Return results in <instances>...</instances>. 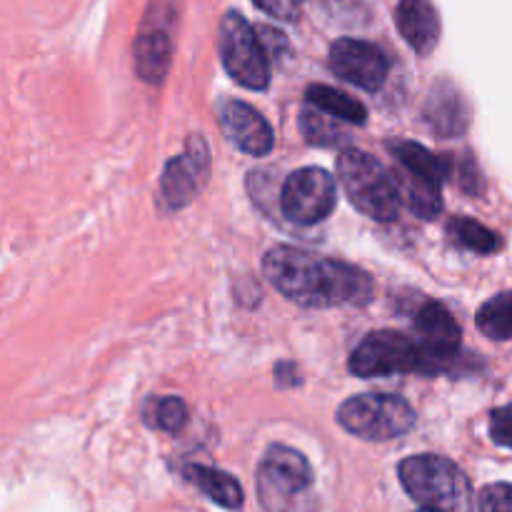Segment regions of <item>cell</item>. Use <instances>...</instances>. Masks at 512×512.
<instances>
[{
  "label": "cell",
  "mask_w": 512,
  "mask_h": 512,
  "mask_svg": "<svg viewBox=\"0 0 512 512\" xmlns=\"http://www.w3.org/2000/svg\"><path fill=\"white\" fill-rule=\"evenodd\" d=\"M265 278L288 300L303 308L365 305L373 295V280L355 265L318 258L290 245H275L263 260Z\"/></svg>",
  "instance_id": "obj_1"
},
{
  "label": "cell",
  "mask_w": 512,
  "mask_h": 512,
  "mask_svg": "<svg viewBox=\"0 0 512 512\" xmlns=\"http://www.w3.org/2000/svg\"><path fill=\"white\" fill-rule=\"evenodd\" d=\"M338 178L350 203L373 220H393L403 193L398 178L363 150L348 148L338 158Z\"/></svg>",
  "instance_id": "obj_2"
},
{
  "label": "cell",
  "mask_w": 512,
  "mask_h": 512,
  "mask_svg": "<svg viewBox=\"0 0 512 512\" xmlns=\"http://www.w3.org/2000/svg\"><path fill=\"white\" fill-rule=\"evenodd\" d=\"M405 493L423 508L443 512L470 510V483L463 470L440 455H413L398 468Z\"/></svg>",
  "instance_id": "obj_3"
},
{
  "label": "cell",
  "mask_w": 512,
  "mask_h": 512,
  "mask_svg": "<svg viewBox=\"0 0 512 512\" xmlns=\"http://www.w3.org/2000/svg\"><path fill=\"white\" fill-rule=\"evenodd\" d=\"M350 373L358 378H378V375L398 373H438L433 360L418 343V338L380 330L370 333L350 355Z\"/></svg>",
  "instance_id": "obj_4"
},
{
  "label": "cell",
  "mask_w": 512,
  "mask_h": 512,
  "mask_svg": "<svg viewBox=\"0 0 512 512\" xmlns=\"http://www.w3.org/2000/svg\"><path fill=\"white\" fill-rule=\"evenodd\" d=\"M338 423L355 438L380 443L408 433L415 425V410L400 395H355L338 408Z\"/></svg>",
  "instance_id": "obj_5"
},
{
  "label": "cell",
  "mask_w": 512,
  "mask_h": 512,
  "mask_svg": "<svg viewBox=\"0 0 512 512\" xmlns=\"http://www.w3.org/2000/svg\"><path fill=\"white\" fill-rule=\"evenodd\" d=\"M220 60L235 83L250 90H265L270 83V55L258 28L230 10L220 20Z\"/></svg>",
  "instance_id": "obj_6"
},
{
  "label": "cell",
  "mask_w": 512,
  "mask_h": 512,
  "mask_svg": "<svg viewBox=\"0 0 512 512\" xmlns=\"http://www.w3.org/2000/svg\"><path fill=\"white\" fill-rule=\"evenodd\" d=\"M313 485V468L298 450L273 445L258 473L260 503L268 512H293Z\"/></svg>",
  "instance_id": "obj_7"
},
{
  "label": "cell",
  "mask_w": 512,
  "mask_h": 512,
  "mask_svg": "<svg viewBox=\"0 0 512 512\" xmlns=\"http://www.w3.org/2000/svg\"><path fill=\"white\" fill-rule=\"evenodd\" d=\"M338 203V188L328 170L303 168L295 170L283 185L280 208L295 225H315L328 218Z\"/></svg>",
  "instance_id": "obj_8"
},
{
  "label": "cell",
  "mask_w": 512,
  "mask_h": 512,
  "mask_svg": "<svg viewBox=\"0 0 512 512\" xmlns=\"http://www.w3.org/2000/svg\"><path fill=\"white\" fill-rule=\"evenodd\" d=\"M388 68L390 63L383 50L365 40L343 38L335 40L330 48V70L363 90H378L388 78Z\"/></svg>",
  "instance_id": "obj_9"
},
{
  "label": "cell",
  "mask_w": 512,
  "mask_h": 512,
  "mask_svg": "<svg viewBox=\"0 0 512 512\" xmlns=\"http://www.w3.org/2000/svg\"><path fill=\"white\" fill-rule=\"evenodd\" d=\"M210 153L203 138H190L185 145V153L170 160L165 165L163 180H160V195H163L168 208H183L195 198L208 178Z\"/></svg>",
  "instance_id": "obj_10"
},
{
  "label": "cell",
  "mask_w": 512,
  "mask_h": 512,
  "mask_svg": "<svg viewBox=\"0 0 512 512\" xmlns=\"http://www.w3.org/2000/svg\"><path fill=\"white\" fill-rule=\"evenodd\" d=\"M415 338L435 368L443 370L460 350V325L440 303H425L415 315Z\"/></svg>",
  "instance_id": "obj_11"
},
{
  "label": "cell",
  "mask_w": 512,
  "mask_h": 512,
  "mask_svg": "<svg viewBox=\"0 0 512 512\" xmlns=\"http://www.w3.org/2000/svg\"><path fill=\"white\" fill-rule=\"evenodd\" d=\"M220 120H223L225 135L248 155H258L260 158V155H268L273 150V128L253 105L233 100L223 108Z\"/></svg>",
  "instance_id": "obj_12"
},
{
  "label": "cell",
  "mask_w": 512,
  "mask_h": 512,
  "mask_svg": "<svg viewBox=\"0 0 512 512\" xmlns=\"http://www.w3.org/2000/svg\"><path fill=\"white\" fill-rule=\"evenodd\" d=\"M395 23L405 43L420 55L433 53L440 40V18L438 10L428 0H400L395 10Z\"/></svg>",
  "instance_id": "obj_13"
},
{
  "label": "cell",
  "mask_w": 512,
  "mask_h": 512,
  "mask_svg": "<svg viewBox=\"0 0 512 512\" xmlns=\"http://www.w3.org/2000/svg\"><path fill=\"white\" fill-rule=\"evenodd\" d=\"M170 35L160 23H148L135 40V73L150 85L163 83L170 68Z\"/></svg>",
  "instance_id": "obj_14"
},
{
  "label": "cell",
  "mask_w": 512,
  "mask_h": 512,
  "mask_svg": "<svg viewBox=\"0 0 512 512\" xmlns=\"http://www.w3.org/2000/svg\"><path fill=\"white\" fill-rule=\"evenodd\" d=\"M428 120L440 135H460L468 128V105H465L463 95L455 88H450L448 83L435 85V90L430 93L428 100Z\"/></svg>",
  "instance_id": "obj_15"
},
{
  "label": "cell",
  "mask_w": 512,
  "mask_h": 512,
  "mask_svg": "<svg viewBox=\"0 0 512 512\" xmlns=\"http://www.w3.org/2000/svg\"><path fill=\"white\" fill-rule=\"evenodd\" d=\"M185 480L195 485L203 495H208L213 503H218L225 510H240L243 508V488L233 475L223 473V470L205 468V465H188L183 470Z\"/></svg>",
  "instance_id": "obj_16"
},
{
  "label": "cell",
  "mask_w": 512,
  "mask_h": 512,
  "mask_svg": "<svg viewBox=\"0 0 512 512\" xmlns=\"http://www.w3.org/2000/svg\"><path fill=\"white\" fill-rule=\"evenodd\" d=\"M393 153L403 173L443 188L445 175H448V163L440 155L430 153L428 148H423L418 143H398L393 145Z\"/></svg>",
  "instance_id": "obj_17"
},
{
  "label": "cell",
  "mask_w": 512,
  "mask_h": 512,
  "mask_svg": "<svg viewBox=\"0 0 512 512\" xmlns=\"http://www.w3.org/2000/svg\"><path fill=\"white\" fill-rule=\"evenodd\" d=\"M305 100H308V105H315V108L325 110V113L353 125H363L365 113H368L360 100L350 98V95L340 93V90L330 88V85H310Z\"/></svg>",
  "instance_id": "obj_18"
},
{
  "label": "cell",
  "mask_w": 512,
  "mask_h": 512,
  "mask_svg": "<svg viewBox=\"0 0 512 512\" xmlns=\"http://www.w3.org/2000/svg\"><path fill=\"white\" fill-rule=\"evenodd\" d=\"M343 123L345 120L335 118V115L325 113V110L315 108V105H310V108L300 113V130H303L305 140L313 145H325V148L343 143V138L348 135Z\"/></svg>",
  "instance_id": "obj_19"
},
{
  "label": "cell",
  "mask_w": 512,
  "mask_h": 512,
  "mask_svg": "<svg viewBox=\"0 0 512 512\" xmlns=\"http://www.w3.org/2000/svg\"><path fill=\"white\" fill-rule=\"evenodd\" d=\"M475 323L480 333L488 335L490 340H512V290L490 298L478 310Z\"/></svg>",
  "instance_id": "obj_20"
},
{
  "label": "cell",
  "mask_w": 512,
  "mask_h": 512,
  "mask_svg": "<svg viewBox=\"0 0 512 512\" xmlns=\"http://www.w3.org/2000/svg\"><path fill=\"white\" fill-rule=\"evenodd\" d=\"M448 235L463 248L473 250V253H495L500 248V238L490 228L480 225L478 220L455 218L450 220Z\"/></svg>",
  "instance_id": "obj_21"
},
{
  "label": "cell",
  "mask_w": 512,
  "mask_h": 512,
  "mask_svg": "<svg viewBox=\"0 0 512 512\" xmlns=\"http://www.w3.org/2000/svg\"><path fill=\"white\" fill-rule=\"evenodd\" d=\"M145 420H148L150 428L163 430V433H178L188 423V405L180 398H158L150 400L148 408H145Z\"/></svg>",
  "instance_id": "obj_22"
},
{
  "label": "cell",
  "mask_w": 512,
  "mask_h": 512,
  "mask_svg": "<svg viewBox=\"0 0 512 512\" xmlns=\"http://www.w3.org/2000/svg\"><path fill=\"white\" fill-rule=\"evenodd\" d=\"M480 512H512V485H488L480 493Z\"/></svg>",
  "instance_id": "obj_23"
},
{
  "label": "cell",
  "mask_w": 512,
  "mask_h": 512,
  "mask_svg": "<svg viewBox=\"0 0 512 512\" xmlns=\"http://www.w3.org/2000/svg\"><path fill=\"white\" fill-rule=\"evenodd\" d=\"M490 435L503 448H512V405L493 410V415H490Z\"/></svg>",
  "instance_id": "obj_24"
},
{
  "label": "cell",
  "mask_w": 512,
  "mask_h": 512,
  "mask_svg": "<svg viewBox=\"0 0 512 512\" xmlns=\"http://www.w3.org/2000/svg\"><path fill=\"white\" fill-rule=\"evenodd\" d=\"M253 3L270 18L283 20V23H293L300 15V0H253Z\"/></svg>",
  "instance_id": "obj_25"
},
{
  "label": "cell",
  "mask_w": 512,
  "mask_h": 512,
  "mask_svg": "<svg viewBox=\"0 0 512 512\" xmlns=\"http://www.w3.org/2000/svg\"><path fill=\"white\" fill-rule=\"evenodd\" d=\"M258 35H260V40H263V45H265V50H268L270 58H278L280 53H285V50H288V40L283 38V33H280V30L268 28V25H260Z\"/></svg>",
  "instance_id": "obj_26"
},
{
  "label": "cell",
  "mask_w": 512,
  "mask_h": 512,
  "mask_svg": "<svg viewBox=\"0 0 512 512\" xmlns=\"http://www.w3.org/2000/svg\"><path fill=\"white\" fill-rule=\"evenodd\" d=\"M418 512H443V510H435V508H420Z\"/></svg>",
  "instance_id": "obj_27"
}]
</instances>
